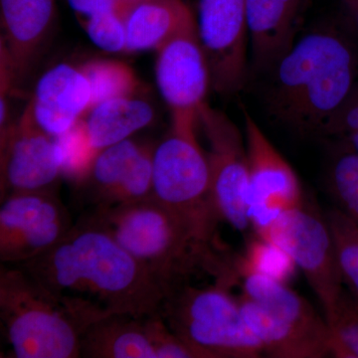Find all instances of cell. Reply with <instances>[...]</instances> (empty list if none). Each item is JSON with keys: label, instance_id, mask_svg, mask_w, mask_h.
Returning a JSON list of instances; mask_svg holds the SVG:
<instances>
[{"label": "cell", "instance_id": "obj_14", "mask_svg": "<svg viewBox=\"0 0 358 358\" xmlns=\"http://www.w3.org/2000/svg\"><path fill=\"white\" fill-rule=\"evenodd\" d=\"M155 79L171 114H196L211 89L210 69L196 20L157 50Z\"/></svg>", "mask_w": 358, "mask_h": 358}, {"label": "cell", "instance_id": "obj_33", "mask_svg": "<svg viewBox=\"0 0 358 358\" xmlns=\"http://www.w3.org/2000/svg\"><path fill=\"white\" fill-rule=\"evenodd\" d=\"M346 10L350 14L355 27L358 30V0H343Z\"/></svg>", "mask_w": 358, "mask_h": 358}, {"label": "cell", "instance_id": "obj_32", "mask_svg": "<svg viewBox=\"0 0 358 358\" xmlns=\"http://www.w3.org/2000/svg\"><path fill=\"white\" fill-rule=\"evenodd\" d=\"M78 21L114 11H124L127 0H67Z\"/></svg>", "mask_w": 358, "mask_h": 358}, {"label": "cell", "instance_id": "obj_26", "mask_svg": "<svg viewBox=\"0 0 358 358\" xmlns=\"http://www.w3.org/2000/svg\"><path fill=\"white\" fill-rule=\"evenodd\" d=\"M343 286L358 298V224L334 207L326 213Z\"/></svg>", "mask_w": 358, "mask_h": 358}, {"label": "cell", "instance_id": "obj_19", "mask_svg": "<svg viewBox=\"0 0 358 358\" xmlns=\"http://www.w3.org/2000/svg\"><path fill=\"white\" fill-rule=\"evenodd\" d=\"M239 273L243 286L242 294L278 319L329 346L326 317L320 315L303 296L289 289L287 282L250 271H239Z\"/></svg>", "mask_w": 358, "mask_h": 358}, {"label": "cell", "instance_id": "obj_23", "mask_svg": "<svg viewBox=\"0 0 358 358\" xmlns=\"http://www.w3.org/2000/svg\"><path fill=\"white\" fill-rule=\"evenodd\" d=\"M80 66L91 84L93 107L110 99L140 93V79L126 63L110 59H92Z\"/></svg>", "mask_w": 358, "mask_h": 358}, {"label": "cell", "instance_id": "obj_10", "mask_svg": "<svg viewBox=\"0 0 358 358\" xmlns=\"http://www.w3.org/2000/svg\"><path fill=\"white\" fill-rule=\"evenodd\" d=\"M155 145L129 138L101 150L75 185L80 204L91 210L152 196Z\"/></svg>", "mask_w": 358, "mask_h": 358}, {"label": "cell", "instance_id": "obj_20", "mask_svg": "<svg viewBox=\"0 0 358 358\" xmlns=\"http://www.w3.org/2000/svg\"><path fill=\"white\" fill-rule=\"evenodd\" d=\"M155 117L152 103L138 93L96 103L83 119L92 148L99 154L147 128Z\"/></svg>", "mask_w": 358, "mask_h": 358}, {"label": "cell", "instance_id": "obj_29", "mask_svg": "<svg viewBox=\"0 0 358 358\" xmlns=\"http://www.w3.org/2000/svg\"><path fill=\"white\" fill-rule=\"evenodd\" d=\"M79 23L98 48L110 53H126L127 30L124 11L99 14Z\"/></svg>", "mask_w": 358, "mask_h": 358}, {"label": "cell", "instance_id": "obj_22", "mask_svg": "<svg viewBox=\"0 0 358 358\" xmlns=\"http://www.w3.org/2000/svg\"><path fill=\"white\" fill-rule=\"evenodd\" d=\"M238 300L245 322L268 357L320 358L329 355L326 343L278 319L244 294Z\"/></svg>", "mask_w": 358, "mask_h": 358}, {"label": "cell", "instance_id": "obj_25", "mask_svg": "<svg viewBox=\"0 0 358 358\" xmlns=\"http://www.w3.org/2000/svg\"><path fill=\"white\" fill-rule=\"evenodd\" d=\"M329 355L358 358V298L343 288L333 312L326 317Z\"/></svg>", "mask_w": 358, "mask_h": 358}, {"label": "cell", "instance_id": "obj_12", "mask_svg": "<svg viewBox=\"0 0 358 358\" xmlns=\"http://www.w3.org/2000/svg\"><path fill=\"white\" fill-rule=\"evenodd\" d=\"M62 178L55 138L40 128L26 106L18 121L0 131V199L57 190Z\"/></svg>", "mask_w": 358, "mask_h": 358}, {"label": "cell", "instance_id": "obj_1", "mask_svg": "<svg viewBox=\"0 0 358 358\" xmlns=\"http://www.w3.org/2000/svg\"><path fill=\"white\" fill-rule=\"evenodd\" d=\"M17 266L58 298L86 301L107 315L145 319L159 313L166 296L143 264L83 218L57 244Z\"/></svg>", "mask_w": 358, "mask_h": 358}, {"label": "cell", "instance_id": "obj_27", "mask_svg": "<svg viewBox=\"0 0 358 358\" xmlns=\"http://www.w3.org/2000/svg\"><path fill=\"white\" fill-rule=\"evenodd\" d=\"M55 148L63 178L70 179L74 185L86 176L98 155L90 143L84 119L55 138Z\"/></svg>", "mask_w": 358, "mask_h": 358}, {"label": "cell", "instance_id": "obj_13", "mask_svg": "<svg viewBox=\"0 0 358 358\" xmlns=\"http://www.w3.org/2000/svg\"><path fill=\"white\" fill-rule=\"evenodd\" d=\"M244 124L249 162L248 214L257 232L282 212L305 201L296 171L247 112Z\"/></svg>", "mask_w": 358, "mask_h": 358}, {"label": "cell", "instance_id": "obj_11", "mask_svg": "<svg viewBox=\"0 0 358 358\" xmlns=\"http://www.w3.org/2000/svg\"><path fill=\"white\" fill-rule=\"evenodd\" d=\"M196 23L211 89L222 95L236 93L247 74V0H199Z\"/></svg>", "mask_w": 358, "mask_h": 358}, {"label": "cell", "instance_id": "obj_2", "mask_svg": "<svg viewBox=\"0 0 358 358\" xmlns=\"http://www.w3.org/2000/svg\"><path fill=\"white\" fill-rule=\"evenodd\" d=\"M352 44L333 26L296 40L271 72L267 101L277 121L303 134H324L357 84Z\"/></svg>", "mask_w": 358, "mask_h": 358}, {"label": "cell", "instance_id": "obj_3", "mask_svg": "<svg viewBox=\"0 0 358 358\" xmlns=\"http://www.w3.org/2000/svg\"><path fill=\"white\" fill-rule=\"evenodd\" d=\"M107 315L86 301L58 298L20 266L0 268V317L13 357H81L85 331Z\"/></svg>", "mask_w": 358, "mask_h": 358}, {"label": "cell", "instance_id": "obj_4", "mask_svg": "<svg viewBox=\"0 0 358 358\" xmlns=\"http://www.w3.org/2000/svg\"><path fill=\"white\" fill-rule=\"evenodd\" d=\"M81 218L109 234L143 264L166 291L199 266L212 267L211 248L178 214L154 195L129 203L87 210Z\"/></svg>", "mask_w": 358, "mask_h": 358}, {"label": "cell", "instance_id": "obj_21", "mask_svg": "<svg viewBox=\"0 0 358 358\" xmlns=\"http://www.w3.org/2000/svg\"><path fill=\"white\" fill-rule=\"evenodd\" d=\"M81 357L157 358L143 319L110 315L93 322L81 338Z\"/></svg>", "mask_w": 358, "mask_h": 358}, {"label": "cell", "instance_id": "obj_6", "mask_svg": "<svg viewBox=\"0 0 358 358\" xmlns=\"http://www.w3.org/2000/svg\"><path fill=\"white\" fill-rule=\"evenodd\" d=\"M224 284L206 288L174 285L167 289L160 315L169 329L201 358H255L263 346L245 322L239 300Z\"/></svg>", "mask_w": 358, "mask_h": 358}, {"label": "cell", "instance_id": "obj_31", "mask_svg": "<svg viewBox=\"0 0 358 358\" xmlns=\"http://www.w3.org/2000/svg\"><path fill=\"white\" fill-rule=\"evenodd\" d=\"M322 136L336 138L358 154V82Z\"/></svg>", "mask_w": 358, "mask_h": 358}, {"label": "cell", "instance_id": "obj_15", "mask_svg": "<svg viewBox=\"0 0 358 358\" xmlns=\"http://www.w3.org/2000/svg\"><path fill=\"white\" fill-rule=\"evenodd\" d=\"M56 0H0L1 63L13 89L38 60L55 26Z\"/></svg>", "mask_w": 358, "mask_h": 358}, {"label": "cell", "instance_id": "obj_8", "mask_svg": "<svg viewBox=\"0 0 358 358\" xmlns=\"http://www.w3.org/2000/svg\"><path fill=\"white\" fill-rule=\"evenodd\" d=\"M210 166L212 201L220 220L234 229H248L249 162L246 141L229 117L205 103L199 110Z\"/></svg>", "mask_w": 358, "mask_h": 358}, {"label": "cell", "instance_id": "obj_24", "mask_svg": "<svg viewBox=\"0 0 358 358\" xmlns=\"http://www.w3.org/2000/svg\"><path fill=\"white\" fill-rule=\"evenodd\" d=\"M327 185L336 208L358 224V154L343 143L331 157Z\"/></svg>", "mask_w": 358, "mask_h": 358}, {"label": "cell", "instance_id": "obj_18", "mask_svg": "<svg viewBox=\"0 0 358 358\" xmlns=\"http://www.w3.org/2000/svg\"><path fill=\"white\" fill-rule=\"evenodd\" d=\"M126 53L155 50L196 18L183 0H131L124 11Z\"/></svg>", "mask_w": 358, "mask_h": 358}, {"label": "cell", "instance_id": "obj_5", "mask_svg": "<svg viewBox=\"0 0 358 358\" xmlns=\"http://www.w3.org/2000/svg\"><path fill=\"white\" fill-rule=\"evenodd\" d=\"M196 114H171V128L154 150L152 195L210 248L219 218L210 188V166L196 136Z\"/></svg>", "mask_w": 358, "mask_h": 358}, {"label": "cell", "instance_id": "obj_9", "mask_svg": "<svg viewBox=\"0 0 358 358\" xmlns=\"http://www.w3.org/2000/svg\"><path fill=\"white\" fill-rule=\"evenodd\" d=\"M57 190L21 192L1 200L0 261L20 265L57 244L73 227Z\"/></svg>", "mask_w": 358, "mask_h": 358}, {"label": "cell", "instance_id": "obj_17", "mask_svg": "<svg viewBox=\"0 0 358 358\" xmlns=\"http://www.w3.org/2000/svg\"><path fill=\"white\" fill-rule=\"evenodd\" d=\"M307 0H247L249 43L256 69L270 71L296 41Z\"/></svg>", "mask_w": 358, "mask_h": 358}, {"label": "cell", "instance_id": "obj_30", "mask_svg": "<svg viewBox=\"0 0 358 358\" xmlns=\"http://www.w3.org/2000/svg\"><path fill=\"white\" fill-rule=\"evenodd\" d=\"M143 322L157 358H201L169 329L160 313L145 317Z\"/></svg>", "mask_w": 358, "mask_h": 358}, {"label": "cell", "instance_id": "obj_16", "mask_svg": "<svg viewBox=\"0 0 358 358\" xmlns=\"http://www.w3.org/2000/svg\"><path fill=\"white\" fill-rule=\"evenodd\" d=\"M27 107L45 133L57 138L93 107V91L81 66L61 63L37 82Z\"/></svg>", "mask_w": 358, "mask_h": 358}, {"label": "cell", "instance_id": "obj_7", "mask_svg": "<svg viewBox=\"0 0 358 358\" xmlns=\"http://www.w3.org/2000/svg\"><path fill=\"white\" fill-rule=\"evenodd\" d=\"M257 234L289 254L319 299L324 317H329L345 286L326 216L303 202L282 212Z\"/></svg>", "mask_w": 358, "mask_h": 358}, {"label": "cell", "instance_id": "obj_34", "mask_svg": "<svg viewBox=\"0 0 358 358\" xmlns=\"http://www.w3.org/2000/svg\"><path fill=\"white\" fill-rule=\"evenodd\" d=\"M127 1L129 2V1H131V0H127Z\"/></svg>", "mask_w": 358, "mask_h": 358}, {"label": "cell", "instance_id": "obj_28", "mask_svg": "<svg viewBox=\"0 0 358 358\" xmlns=\"http://www.w3.org/2000/svg\"><path fill=\"white\" fill-rule=\"evenodd\" d=\"M296 268L293 259L284 249L258 236L247 246L238 268L287 282L293 277Z\"/></svg>", "mask_w": 358, "mask_h": 358}]
</instances>
